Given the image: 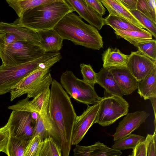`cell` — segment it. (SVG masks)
Masks as SVG:
<instances>
[{"label": "cell", "instance_id": "8fae6325", "mask_svg": "<svg viewBox=\"0 0 156 156\" xmlns=\"http://www.w3.org/2000/svg\"><path fill=\"white\" fill-rule=\"evenodd\" d=\"M126 67L138 81L145 78L156 67V60L138 50L129 55Z\"/></svg>", "mask_w": 156, "mask_h": 156}, {"label": "cell", "instance_id": "f1b7e54d", "mask_svg": "<svg viewBox=\"0 0 156 156\" xmlns=\"http://www.w3.org/2000/svg\"><path fill=\"white\" fill-rule=\"evenodd\" d=\"M133 45L138 50L151 58L156 60V41L150 39L142 41Z\"/></svg>", "mask_w": 156, "mask_h": 156}, {"label": "cell", "instance_id": "603a6c76", "mask_svg": "<svg viewBox=\"0 0 156 156\" xmlns=\"http://www.w3.org/2000/svg\"><path fill=\"white\" fill-rule=\"evenodd\" d=\"M31 137L10 136L5 153L8 156H24L26 147Z\"/></svg>", "mask_w": 156, "mask_h": 156}, {"label": "cell", "instance_id": "5b68a950", "mask_svg": "<svg viewBox=\"0 0 156 156\" xmlns=\"http://www.w3.org/2000/svg\"><path fill=\"white\" fill-rule=\"evenodd\" d=\"M44 49L39 45L24 41H14L0 47L2 65L12 66L27 62L43 55Z\"/></svg>", "mask_w": 156, "mask_h": 156}, {"label": "cell", "instance_id": "2e32d148", "mask_svg": "<svg viewBox=\"0 0 156 156\" xmlns=\"http://www.w3.org/2000/svg\"><path fill=\"white\" fill-rule=\"evenodd\" d=\"M39 45L46 52H57L62 48L63 39L53 29L39 30L37 32Z\"/></svg>", "mask_w": 156, "mask_h": 156}, {"label": "cell", "instance_id": "cb8c5ba5", "mask_svg": "<svg viewBox=\"0 0 156 156\" xmlns=\"http://www.w3.org/2000/svg\"><path fill=\"white\" fill-rule=\"evenodd\" d=\"M61 150L55 140L49 136L41 141L36 156H62Z\"/></svg>", "mask_w": 156, "mask_h": 156}, {"label": "cell", "instance_id": "d590c367", "mask_svg": "<svg viewBox=\"0 0 156 156\" xmlns=\"http://www.w3.org/2000/svg\"><path fill=\"white\" fill-rule=\"evenodd\" d=\"M10 136L9 128L6 123L0 128V152L5 153Z\"/></svg>", "mask_w": 156, "mask_h": 156}, {"label": "cell", "instance_id": "ffe728a7", "mask_svg": "<svg viewBox=\"0 0 156 156\" xmlns=\"http://www.w3.org/2000/svg\"><path fill=\"white\" fill-rule=\"evenodd\" d=\"M103 67H126L129 55L122 53L117 48L109 47L102 54Z\"/></svg>", "mask_w": 156, "mask_h": 156}, {"label": "cell", "instance_id": "f546056e", "mask_svg": "<svg viewBox=\"0 0 156 156\" xmlns=\"http://www.w3.org/2000/svg\"><path fill=\"white\" fill-rule=\"evenodd\" d=\"M132 14L144 27L155 38H156V23L150 20L140 11L137 10H130Z\"/></svg>", "mask_w": 156, "mask_h": 156}, {"label": "cell", "instance_id": "f35d334b", "mask_svg": "<svg viewBox=\"0 0 156 156\" xmlns=\"http://www.w3.org/2000/svg\"><path fill=\"white\" fill-rule=\"evenodd\" d=\"M129 11L136 10L137 0H118Z\"/></svg>", "mask_w": 156, "mask_h": 156}, {"label": "cell", "instance_id": "4dcf8cb0", "mask_svg": "<svg viewBox=\"0 0 156 156\" xmlns=\"http://www.w3.org/2000/svg\"><path fill=\"white\" fill-rule=\"evenodd\" d=\"M29 98L27 97L16 104L9 106L8 109L12 110H19L30 112L32 114L34 112L39 113L40 109L36 107L29 101Z\"/></svg>", "mask_w": 156, "mask_h": 156}, {"label": "cell", "instance_id": "4316f807", "mask_svg": "<svg viewBox=\"0 0 156 156\" xmlns=\"http://www.w3.org/2000/svg\"><path fill=\"white\" fill-rule=\"evenodd\" d=\"M145 138L144 136L135 134H130L122 138L115 140L112 148L119 150L133 149L136 144Z\"/></svg>", "mask_w": 156, "mask_h": 156}, {"label": "cell", "instance_id": "1f68e13d", "mask_svg": "<svg viewBox=\"0 0 156 156\" xmlns=\"http://www.w3.org/2000/svg\"><path fill=\"white\" fill-rule=\"evenodd\" d=\"M80 71L83 77V80L94 87L96 83V73L94 71L90 64L81 63L80 64Z\"/></svg>", "mask_w": 156, "mask_h": 156}, {"label": "cell", "instance_id": "9c48e42d", "mask_svg": "<svg viewBox=\"0 0 156 156\" xmlns=\"http://www.w3.org/2000/svg\"><path fill=\"white\" fill-rule=\"evenodd\" d=\"M7 123L10 136L31 137L35 130L36 122L30 112L12 110Z\"/></svg>", "mask_w": 156, "mask_h": 156}, {"label": "cell", "instance_id": "44dd1931", "mask_svg": "<svg viewBox=\"0 0 156 156\" xmlns=\"http://www.w3.org/2000/svg\"><path fill=\"white\" fill-rule=\"evenodd\" d=\"M137 93L145 100L156 97V67L145 78L137 81Z\"/></svg>", "mask_w": 156, "mask_h": 156}, {"label": "cell", "instance_id": "3957f363", "mask_svg": "<svg viewBox=\"0 0 156 156\" xmlns=\"http://www.w3.org/2000/svg\"><path fill=\"white\" fill-rule=\"evenodd\" d=\"M73 11L66 2L48 3L26 10L14 23L37 32L54 29L65 16Z\"/></svg>", "mask_w": 156, "mask_h": 156}, {"label": "cell", "instance_id": "ac0fdd59", "mask_svg": "<svg viewBox=\"0 0 156 156\" xmlns=\"http://www.w3.org/2000/svg\"><path fill=\"white\" fill-rule=\"evenodd\" d=\"M109 14L118 16L128 20L136 26L145 29L143 25L130 11L118 0H101Z\"/></svg>", "mask_w": 156, "mask_h": 156}, {"label": "cell", "instance_id": "8d00e7d4", "mask_svg": "<svg viewBox=\"0 0 156 156\" xmlns=\"http://www.w3.org/2000/svg\"><path fill=\"white\" fill-rule=\"evenodd\" d=\"M87 5L101 16L105 13L106 10L101 0H83Z\"/></svg>", "mask_w": 156, "mask_h": 156}, {"label": "cell", "instance_id": "484cf974", "mask_svg": "<svg viewBox=\"0 0 156 156\" xmlns=\"http://www.w3.org/2000/svg\"><path fill=\"white\" fill-rule=\"evenodd\" d=\"M114 30L115 33L117 35L127 40L133 44L138 41L152 39V35L145 30L143 31L119 30Z\"/></svg>", "mask_w": 156, "mask_h": 156}, {"label": "cell", "instance_id": "8992f818", "mask_svg": "<svg viewBox=\"0 0 156 156\" xmlns=\"http://www.w3.org/2000/svg\"><path fill=\"white\" fill-rule=\"evenodd\" d=\"M60 83L70 97L87 105L97 104L102 99L97 94L94 87L77 78L71 71L66 70L62 73Z\"/></svg>", "mask_w": 156, "mask_h": 156}, {"label": "cell", "instance_id": "d6986e66", "mask_svg": "<svg viewBox=\"0 0 156 156\" xmlns=\"http://www.w3.org/2000/svg\"><path fill=\"white\" fill-rule=\"evenodd\" d=\"M96 83L105 89L107 93L122 97L124 95L111 72L107 68H102L96 73Z\"/></svg>", "mask_w": 156, "mask_h": 156}, {"label": "cell", "instance_id": "5bb4252c", "mask_svg": "<svg viewBox=\"0 0 156 156\" xmlns=\"http://www.w3.org/2000/svg\"><path fill=\"white\" fill-rule=\"evenodd\" d=\"M107 68L112 74L124 95L130 94L137 89V81L127 67Z\"/></svg>", "mask_w": 156, "mask_h": 156}, {"label": "cell", "instance_id": "74e56055", "mask_svg": "<svg viewBox=\"0 0 156 156\" xmlns=\"http://www.w3.org/2000/svg\"><path fill=\"white\" fill-rule=\"evenodd\" d=\"M147 147L145 139L140 141L133 149L131 156H147Z\"/></svg>", "mask_w": 156, "mask_h": 156}, {"label": "cell", "instance_id": "e0dca14e", "mask_svg": "<svg viewBox=\"0 0 156 156\" xmlns=\"http://www.w3.org/2000/svg\"><path fill=\"white\" fill-rule=\"evenodd\" d=\"M0 30L12 33L20 37L23 41L39 45L40 40L37 32L14 22H0Z\"/></svg>", "mask_w": 156, "mask_h": 156}, {"label": "cell", "instance_id": "52a82bcc", "mask_svg": "<svg viewBox=\"0 0 156 156\" xmlns=\"http://www.w3.org/2000/svg\"><path fill=\"white\" fill-rule=\"evenodd\" d=\"M129 105L122 97L112 95L105 91L100 102L96 123L103 126H109L129 111Z\"/></svg>", "mask_w": 156, "mask_h": 156}, {"label": "cell", "instance_id": "d6a6232c", "mask_svg": "<svg viewBox=\"0 0 156 156\" xmlns=\"http://www.w3.org/2000/svg\"><path fill=\"white\" fill-rule=\"evenodd\" d=\"M41 141L39 135L32 136L26 147L24 156H36L38 146Z\"/></svg>", "mask_w": 156, "mask_h": 156}, {"label": "cell", "instance_id": "60d3db41", "mask_svg": "<svg viewBox=\"0 0 156 156\" xmlns=\"http://www.w3.org/2000/svg\"></svg>", "mask_w": 156, "mask_h": 156}, {"label": "cell", "instance_id": "6da1fadb", "mask_svg": "<svg viewBox=\"0 0 156 156\" xmlns=\"http://www.w3.org/2000/svg\"><path fill=\"white\" fill-rule=\"evenodd\" d=\"M48 113L58 138L62 156H69L74 123L77 115L70 97L55 79L51 83Z\"/></svg>", "mask_w": 156, "mask_h": 156}, {"label": "cell", "instance_id": "277c9868", "mask_svg": "<svg viewBox=\"0 0 156 156\" xmlns=\"http://www.w3.org/2000/svg\"><path fill=\"white\" fill-rule=\"evenodd\" d=\"M59 52H47L42 56L19 65L0 66V95L10 92L22 80L37 68L41 63L57 55Z\"/></svg>", "mask_w": 156, "mask_h": 156}, {"label": "cell", "instance_id": "d4e9b609", "mask_svg": "<svg viewBox=\"0 0 156 156\" xmlns=\"http://www.w3.org/2000/svg\"><path fill=\"white\" fill-rule=\"evenodd\" d=\"M105 25H109L114 30L143 31L145 30L134 25L126 19L110 14L104 18Z\"/></svg>", "mask_w": 156, "mask_h": 156}, {"label": "cell", "instance_id": "7402d4cb", "mask_svg": "<svg viewBox=\"0 0 156 156\" xmlns=\"http://www.w3.org/2000/svg\"><path fill=\"white\" fill-rule=\"evenodd\" d=\"M7 3L15 11L19 17L26 10L45 4L64 2L65 0H6Z\"/></svg>", "mask_w": 156, "mask_h": 156}, {"label": "cell", "instance_id": "7c38bea8", "mask_svg": "<svg viewBox=\"0 0 156 156\" xmlns=\"http://www.w3.org/2000/svg\"><path fill=\"white\" fill-rule=\"evenodd\" d=\"M149 114L143 111L127 113L119 124L113 135V140L125 137L137 129L145 122Z\"/></svg>", "mask_w": 156, "mask_h": 156}, {"label": "cell", "instance_id": "e575fe53", "mask_svg": "<svg viewBox=\"0 0 156 156\" xmlns=\"http://www.w3.org/2000/svg\"><path fill=\"white\" fill-rule=\"evenodd\" d=\"M145 140L147 147V156H156V127L153 134H148Z\"/></svg>", "mask_w": 156, "mask_h": 156}, {"label": "cell", "instance_id": "ab89813d", "mask_svg": "<svg viewBox=\"0 0 156 156\" xmlns=\"http://www.w3.org/2000/svg\"><path fill=\"white\" fill-rule=\"evenodd\" d=\"M156 97H154L151 98L149 99L151 101L153 108L154 114V124L156 123Z\"/></svg>", "mask_w": 156, "mask_h": 156}, {"label": "cell", "instance_id": "7a4b0ae2", "mask_svg": "<svg viewBox=\"0 0 156 156\" xmlns=\"http://www.w3.org/2000/svg\"><path fill=\"white\" fill-rule=\"evenodd\" d=\"M53 29L64 40H69L75 45L98 50L103 48L102 37L98 30L73 12L65 16Z\"/></svg>", "mask_w": 156, "mask_h": 156}, {"label": "cell", "instance_id": "30bf717a", "mask_svg": "<svg viewBox=\"0 0 156 156\" xmlns=\"http://www.w3.org/2000/svg\"><path fill=\"white\" fill-rule=\"evenodd\" d=\"M87 107L79 116H77L73 129L72 145L78 144L82 140L90 128L96 123L100 102Z\"/></svg>", "mask_w": 156, "mask_h": 156}, {"label": "cell", "instance_id": "4fadbf2b", "mask_svg": "<svg viewBox=\"0 0 156 156\" xmlns=\"http://www.w3.org/2000/svg\"><path fill=\"white\" fill-rule=\"evenodd\" d=\"M80 16L90 25L100 30L105 25L104 18L89 7L83 0H65Z\"/></svg>", "mask_w": 156, "mask_h": 156}, {"label": "cell", "instance_id": "ba28073f", "mask_svg": "<svg viewBox=\"0 0 156 156\" xmlns=\"http://www.w3.org/2000/svg\"><path fill=\"white\" fill-rule=\"evenodd\" d=\"M62 58L61 53L53 58L41 63L40 66L27 76L10 91V101L27 94V97L34 98V91L36 85L49 72L55 63Z\"/></svg>", "mask_w": 156, "mask_h": 156}, {"label": "cell", "instance_id": "836d02e7", "mask_svg": "<svg viewBox=\"0 0 156 156\" xmlns=\"http://www.w3.org/2000/svg\"><path fill=\"white\" fill-rule=\"evenodd\" d=\"M17 41L23 40L20 37L13 33L0 30V47L6 46Z\"/></svg>", "mask_w": 156, "mask_h": 156}, {"label": "cell", "instance_id": "9a60e30c", "mask_svg": "<svg viewBox=\"0 0 156 156\" xmlns=\"http://www.w3.org/2000/svg\"><path fill=\"white\" fill-rule=\"evenodd\" d=\"M73 150L75 156H119L120 150L109 147L99 141L89 146L75 145Z\"/></svg>", "mask_w": 156, "mask_h": 156}, {"label": "cell", "instance_id": "83f0119b", "mask_svg": "<svg viewBox=\"0 0 156 156\" xmlns=\"http://www.w3.org/2000/svg\"><path fill=\"white\" fill-rule=\"evenodd\" d=\"M136 10L156 23V0H137Z\"/></svg>", "mask_w": 156, "mask_h": 156}]
</instances>
